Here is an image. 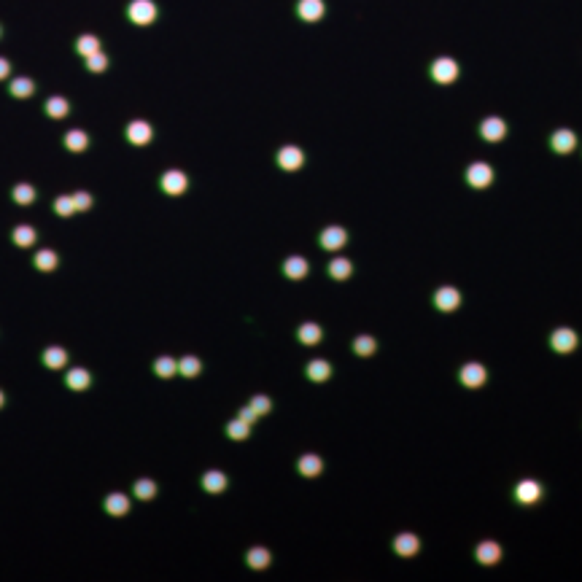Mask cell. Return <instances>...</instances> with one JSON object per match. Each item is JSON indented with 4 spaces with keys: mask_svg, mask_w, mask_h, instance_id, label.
<instances>
[{
    "mask_svg": "<svg viewBox=\"0 0 582 582\" xmlns=\"http://www.w3.org/2000/svg\"><path fill=\"white\" fill-rule=\"evenodd\" d=\"M157 14H160V8H157L154 0H132L127 6L129 22H132V25H140V28L151 25V22L157 19Z\"/></svg>",
    "mask_w": 582,
    "mask_h": 582,
    "instance_id": "6da1fadb",
    "label": "cell"
},
{
    "mask_svg": "<svg viewBox=\"0 0 582 582\" xmlns=\"http://www.w3.org/2000/svg\"><path fill=\"white\" fill-rule=\"evenodd\" d=\"M429 70H431V78H434L437 84H453V81L458 78V73H461L458 63L451 60V57H437Z\"/></svg>",
    "mask_w": 582,
    "mask_h": 582,
    "instance_id": "7a4b0ae2",
    "label": "cell"
},
{
    "mask_svg": "<svg viewBox=\"0 0 582 582\" xmlns=\"http://www.w3.org/2000/svg\"><path fill=\"white\" fill-rule=\"evenodd\" d=\"M485 378H488V372H485L483 364H477V361L464 364L461 372H458V380H461L466 388H480L485 383Z\"/></svg>",
    "mask_w": 582,
    "mask_h": 582,
    "instance_id": "3957f363",
    "label": "cell"
},
{
    "mask_svg": "<svg viewBox=\"0 0 582 582\" xmlns=\"http://www.w3.org/2000/svg\"><path fill=\"white\" fill-rule=\"evenodd\" d=\"M466 181H469V186H475V189H485V186H491V181H493V170H491V164H485V162H475V164H469V170H466Z\"/></svg>",
    "mask_w": 582,
    "mask_h": 582,
    "instance_id": "277c9868",
    "label": "cell"
},
{
    "mask_svg": "<svg viewBox=\"0 0 582 582\" xmlns=\"http://www.w3.org/2000/svg\"><path fill=\"white\" fill-rule=\"evenodd\" d=\"M326 14V3L323 0H299L297 3V17L302 22H319Z\"/></svg>",
    "mask_w": 582,
    "mask_h": 582,
    "instance_id": "5b68a950",
    "label": "cell"
},
{
    "mask_svg": "<svg viewBox=\"0 0 582 582\" xmlns=\"http://www.w3.org/2000/svg\"><path fill=\"white\" fill-rule=\"evenodd\" d=\"M480 135H483L488 143H499V140H504V135H507V125H504V119H499V116H488V119H483V125H480Z\"/></svg>",
    "mask_w": 582,
    "mask_h": 582,
    "instance_id": "8992f818",
    "label": "cell"
},
{
    "mask_svg": "<svg viewBox=\"0 0 582 582\" xmlns=\"http://www.w3.org/2000/svg\"><path fill=\"white\" fill-rule=\"evenodd\" d=\"M319 240H321V246L326 251H337V248H343L348 243V232L343 226H326Z\"/></svg>",
    "mask_w": 582,
    "mask_h": 582,
    "instance_id": "52a82bcc",
    "label": "cell"
},
{
    "mask_svg": "<svg viewBox=\"0 0 582 582\" xmlns=\"http://www.w3.org/2000/svg\"><path fill=\"white\" fill-rule=\"evenodd\" d=\"M550 345L558 351V354H569L577 348V334L572 329H555L552 337H550Z\"/></svg>",
    "mask_w": 582,
    "mask_h": 582,
    "instance_id": "ba28073f",
    "label": "cell"
},
{
    "mask_svg": "<svg viewBox=\"0 0 582 582\" xmlns=\"http://www.w3.org/2000/svg\"><path fill=\"white\" fill-rule=\"evenodd\" d=\"M434 305L442 313H453L461 305V294H458V289H453V286H445V289H440L434 294Z\"/></svg>",
    "mask_w": 582,
    "mask_h": 582,
    "instance_id": "9c48e42d",
    "label": "cell"
},
{
    "mask_svg": "<svg viewBox=\"0 0 582 582\" xmlns=\"http://www.w3.org/2000/svg\"><path fill=\"white\" fill-rule=\"evenodd\" d=\"M154 138V129H151V125L149 122H132L127 127V140L132 143V146H146L149 140Z\"/></svg>",
    "mask_w": 582,
    "mask_h": 582,
    "instance_id": "30bf717a",
    "label": "cell"
},
{
    "mask_svg": "<svg viewBox=\"0 0 582 582\" xmlns=\"http://www.w3.org/2000/svg\"><path fill=\"white\" fill-rule=\"evenodd\" d=\"M186 184H189V178L181 170H167L162 175V189L167 194H184L186 192Z\"/></svg>",
    "mask_w": 582,
    "mask_h": 582,
    "instance_id": "8fae6325",
    "label": "cell"
},
{
    "mask_svg": "<svg viewBox=\"0 0 582 582\" xmlns=\"http://www.w3.org/2000/svg\"><path fill=\"white\" fill-rule=\"evenodd\" d=\"M515 499L520 502V504H534V502H539V499H542V485L534 483V480H523V483H517Z\"/></svg>",
    "mask_w": 582,
    "mask_h": 582,
    "instance_id": "7c38bea8",
    "label": "cell"
},
{
    "mask_svg": "<svg viewBox=\"0 0 582 582\" xmlns=\"http://www.w3.org/2000/svg\"><path fill=\"white\" fill-rule=\"evenodd\" d=\"M302 162H305V154H302V149H297V146H283V149L278 151V164H281L283 170H299Z\"/></svg>",
    "mask_w": 582,
    "mask_h": 582,
    "instance_id": "4fadbf2b",
    "label": "cell"
},
{
    "mask_svg": "<svg viewBox=\"0 0 582 582\" xmlns=\"http://www.w3.org/2000/svg\"><path fill=\"white\" fill-rule=\"evenodd\" d=\"M550 146H552L558 154H569V151L577 146V135H574L572 129H558V132H552Z\"/></svg>",
    "mask_w": 582,
    "mask_h": 582,
    "instance_id": "5bb4252c",
    "label": "cell"
},
{
    "mask_svg": "<svg viewBox=\"0 0 582 582\" xmlns=\"http://www.w3.org/2000/svg\"><path fill=\"white\" fill-rule=\"evenodd\" d=\"M394 550H396V555L410 558V555H416L420 550V539L416 534H399V537L394 539Z\"/></svg>",
    "mask_w": 582,
    "mask_h": 582,
    "instance_id": "9a60e30c",
    "label": "cell"
},
{
    "mask_svg": "<svg viewBox=\"0 0 582 582\" xmlns=\"http://www.w3.org/2000/svg\"><path fill=\"white\" fill-rule=\"evenodd\" d=\"M283 272H286V278H291V281H299V278H305L310 272V264H308V259L302 257H289L283 261Z\"/></svg>",
    "mask_w": 582,
    "mask_h": 582,
    "instance_id": "2e32d148",
    "label": "cell"
},
{
    "mask_svg": "<svg viewBox=\"0 0 582 582\" xmlns=\"http://www.w3.org/2000/svg\"><path fill=\"white\" fill-rule=\"evenodd\" d=\"M305 375H308L313 383H323V380L332 378V364L323 361V358H316V361H310V364L305 367Z\"/></svg>",
    "mask_w": 582,
    "mask_h": 582,
    "instance_id": "e0dca14e",
    "label": "cell"
},
{
    "mask_svg": "<svg viewBox=\"0 0 582 582\" xmlns=\"http://www.w3.org/2000/svg\"><path fill=\"white\" fill-rule=\"evenodd\" d=\"M475 558L480 563H499L502 561V545H496V542H480L477 550H475Z\"/></svg>",
    "mask_w": 582,
    "mask_h": 582,
    "instance_id": "ac0fdd59",
    "label": "cell"
},
{
    "mask_svg": "<svg viewBox=\"0 0 582 582\" xmlns=\"http://www.w3.org/2000/svg\"><path fill=\"white\" fill-rule=\"evenodd\" d=\"M326 272L334 278V281H345V278H351V272H354V264H351V259H332L329 261V267H326Z\"/></svg>",
    "mask_w": 582,
    "mask_h": 582,
    "instance_id": "d6986e66",
    "label": "cell"
},
{
    "mask_svg": "<svg viewBox=\"0 0 582 582\" xmlns=\"http://www.w3.org/2000/svg\"><path fill=\"white\" fill-rule=\"evenodd\" d=\"M105 513L108 515H127L129 513V499L125 496V493H111L108 499H105Z\"/></svg>",
    "mask_w": 582,
    "mask_h": 582,
    "instance_id": "ffe728a7",
    "label": "cell"
},
{
    "mask_svg": "<svg viewBox=\"0 0 582 582\" xmlns=\"http://www.w3.org/2000/svg\"><path fill=\"white\" fill-rule=\"evenodd\" d=\"M65 383H67V388H73V391H84V388H89V383H92V375H89L87 369L76 367V369H70V372H67Z\"/></svg>",
    "mask_w": 582,
    "mask_h": 582,
    "instance_id": "44dd1931",
    "label": "cell"
},
{
    "mask_svg": "<svg viewBox=\"0 0 582 582\" xmlns=\"http://www.w3.org/2000/svg\"><path fill=\"white\" fill-rule=\"evenodd\" d=\"M65 149H70V151H84L87 146H89V135L84 132V129H70V132H65Z\"/></svg>",
    "mask_w": 582,
    "mask_h": 582,
    "instance_id": "7402d4cb",
    "label": "cell"
},
{
    "mask_svg": "<svg viewBox=\"0 0 582 582\" xmlns=\"http://www.w3.org/2000/svg\"><path fill=\"white\" fill-rule=\"evenodd\" d=\"M202 488H205L208 493H222L226 488V475L224 472H216V469L205 472V475H202Z\"/></svg>",
    "mask_w": 582,
    "mask_h": 582,
    "instance_id": "603a6c76",
    "label": "cell"
},
{
    "mask_svg": "<svg viewBox=\"0 0 582 582\" xmlns=\"http://www.w3.org/2000/svg\"><path fill=\"white\" fill-rule=\"evenodd\" d=\"M297 337H299L302 345H316L321 340V326L319 323H302L299 332H297Z\"/></svg>",
    "mask_w": 582,
    "mask_h": 582,
    "instance_id": "cb8c5ba5",
    "label": "cell"
},
{
    "mask_svg": "<svg viewBox=\"0 0 582 582\" xmlns=\"http://www.w3.org/2000/svg\"><path fill=\"white\" fill-rule=\"evenodd\" d=\"M154 372H157V378H173L175 372H178V361L173 358V356H160L157 361H154Z\"/></svg>",
    "mask_w": 582,
    "mask_h": 582,
    "instance_id": "d4e9b609",
    "label": "cell"
},
{
    "mask_svg": "<svg viewBox=\"0 0 582 582\" xmlns=\"http://www.w3.org/2000/svg\"><path fill=\"white\" fill-rule=\"evenodd\" d=\"M67 111H70V105H67V100L60 95L49 97L46 100V114L52 116V119H65L67 116Z\"/></svg>",
    "mask_w": 582,
    "mask_h": 582,
    "instance_id": "484cf974",
    "label": "cell"
},
{
    "mask_svg": "<svg viewBox=\"0 0 582 582\" xmlns=\"http://www.w3.org/2000/svg\"><path fill=\"white\" fill-rule=\"evenodd\" d=\"M65 361H67L65 348L52 345V348H46V351H43V364H46L49 369H60V367H65Z\"/></svg>",
    "mask_w": 582,
    "mask_h": 582,
    "instance_id": "4316f807",
    "label": "cell"
},
{
    "mask_svg": "<svg viewBox=\"0 0 582 582\" xmlns=\"http://www.w3.org/2000/svg\"><path fill=\"white\" fill-rule=\"evenodd\" d=\"M321 469H323V464L319 455H302V458H299V472H302L305 477H316Z\"/></svg>",
    "mask_w": 582,
    "mask_h": 582,
    "instance_id": "83f0119b",
    "label": "cell"
},
{
    "mask_svg": "<svg viewBox=\"0 0 582 582\" xmlns=\"http://www.w3.org/2000/svg\"><path fill=\"white\" fill-rule=\"evenodd\" d=\"M76 52H78L81 57L95 54V52H100V38H97V35H81V38L76 41Z\"/></svg>",
    "mask_w": 582,
    "mask_h": 582,
    "instance_id": "f1b7e54d",
    "label": "cell"
},
{
    "mask_svg": "<svg viewBox=\"0 0 582 582\" xmlns=\"http://www.w3.org/2000/svg\"><path fill=\"white\" fill-rule=\"evenodd\" d=\"M354 351H356V356L367 358V356H372L375 351H378V343H375L369 334H358V337L354 340Z\"/></svg>",
    "mask_w": 582,
    "mask_h": 582,
    "instance_id": "f546056e",
    "label": "cell"
},
{
    "mask_svg": "<svg viewBox=\"0 0 582 582\" xmlns=\"http://www.w3.org/2000/svg\"><path fill=\"white\" fill-rule=\"evenodd\" d=\"M248 566L251 569H267L270 566V550H264V548H251L248 550Z\"/></svg>",
    "mask_w": 582,
    "mask_h": 582,
    "instance_id": "4dcf8cb0",
    "label": "cell"
},
{
    "mask_svg": "<svg viewBox=\"0 0 582 582\" xmlns=\"http://www.w3.org/2000/svg\"><path fill=\"white\" fill-rule=\"evenodd\" d=\"M32 89H35V84H32L28 76H19V78H14V81H11V95L19 97V100L30 97V95H32Z\"/></svg>",
    "mask_w": 582,
    "mask_h": 582,
    "instance_id": "1f68e13d",
    "label": "cell"
},
{
    "mask_svg": "<svg viewBox=\"0 0 582 582\" xmlns=\"http://www.w3.org/2000/svg\"><path fill=\"white\" fill-rule=\"evenodd\" d=\"M35 267H38L41 272H52V270L57 267V254H54V251H49V248L38 251V254H35Z\"/></svg>",
    "mask_w": 582,
    "mask_h": 582,
    "instance_id": "d6a6232c",
    "label": "cell"
},
{
    "mask_svg": "<svg viewBox=\"0 0 582 582\" xmlns=\"http://www.w3.org/2000/svg\"><path fill=\"white\" fill-rule=\"evenodd\" d=\"M200 369H202V364H200L197 356H184V358L178 361V372H181L184 378H197Z\"/></svg>",
    "mask_w": 582,
    "mask_h": 582,
    "instance_id": "836d02e7",
    "label": "cell"
},
{
    "mask_svg": "<svg viewBox=\"0 0 582 582\" xmlns=\"http://www.w3.org/2000/svg\"><path fill=\"white\" fill-rule=\"evenodd\" d=\"M14 243L22 246V248L32 246V243H35V229H32L30 224H19L14 229Z\"/></svg>",
    "mask_w": 582,
    "mask_h": 582,
    "instance_id": "e575fe53",
    "label": "cell"
},
{
    "mask_svg": "<svg viewBox=\"0 0 582 582\" xmlns=\"http://www.w3.org/2000/svg\"><path fill=\"white\" fill-rule=\"evenodd\" d=\"M248 423L246 420H229V426H226V434L232 437V440H237V442H243V440H248Z\"/></svg>",
    "mask_w": 582,
    "mask_h": 582,
    "instance_id": "d590c367",
    "label": "cell"
},
{
    "mask_svg": "<svg viewBox=\"0 0 582 582\" xmlns=\"http://www.w3.org/2000/svg\"><path fill=\"white\" fill-rule=\"evenodd\" d=\"M135 496H138V499H154V496H157V483H154V480H146V477L138 480V483H135Z\"/></svg>",
    "mask_w": 582,
    "mask_h": 582,
    "instance_id": "8d00e7d4",
    "label": "cell"
},
{
    "mask_svg": "<svg viewBox=\"0 0 582 582\" xmlns=\"http://www.w3.org/2000/svg\"><path fill=\"white\" fill-rule=\"evenodd\" d=\"M14 200L19 205H30L32 200H35V189H32L30 184H17L14 186Z\"/></svg>",
    "mask_w": 582,
    "mask_h": 582,
    "instance_id": "74e56055",
    "label": "cell"
},
{
    "mask_svg": "<svg viewBox=\"0 0 582 582\" xmlns=\"http://www.w3.org/2000/svg\"><path fill=\"white\" fill-rule=\"evenodd\" d=\"M84 60H87V70H92V73H103L108 67V57L103 52H95V54L84 57Z\"/></svg>",
    "mask_w": 582,
    "mask_h": 582,
    "instance_id": "f35d334b",
    "label": "cell"
},
{
    "mask_svg": "<svg viewBox=\"0 0 582 582\" xmlns=\"http://www.w3.org/2000/svg\"><path fill=\"white\" fill-rule=\"evenodd\" d=\"M54 211H57L60 216H70V213H76L73 197H57V200H54Z\"/></svg>",
    "mask_w": 582,
    "mask_h": 582,
    "instance_id": "ab89813d",
    "label": "cell"
},
{
    "mask_svg": "<svg viewBox=\"0 0 582 582\" xmlns=\"http://www.w3.org/2000/svg\"><path fill=\"white\" fill-rule=\"evenodd\" d=\"M251 407L257 410L259 416H267V413L272 410V402H270V396H264V394H257V396L251 399Z\"/></svg>",
    "mask_w": 582,
    "mask_h": 582,
    "instance_id": "60d3db41",
    "label": "cell"
},
{
    "mask_svg": "<svg viewBox=\"0 0 582 582\" xmlns=\"http://www.w3.org/2000/svg\"><path fill=\"white\" fill-rule=\"evenodd\" d=\"M73 205H76V211H89V208H92V194L76 192L73 194Z\"/></svg>",
    "mask_w": 582,
    "mask_h": 582,
    "instance_id": "b9f144b4",
    "label": "cell"
},
{
    "mask_svg": "<svg viewBox=\"0 0 582 582\" xmlns=\"http://www.w3.org/2000/svg\"><path fill=\"white\" fill-rule=\"evenodd\" d=\"M237 418H240V420H246V423L251 426V423H257L259 413H257V410H254V407H251V405H248V407H243V410H240V416H237Z\"/></svg>",
    "mask_w": 582,
    "mask_h": 582,
    "instance_id": "7bdbcfd3",
    "label": "cell"
},
{
    "mask_svg": "<svg viewBox=\"0 0 582 582\" xmlns=\"http://www.w3.org/2000/svg\"><path fill=\"white\" fill-rule=\"evenodd\" d=\"M8 70H11L8 60H3V57H0V78H6V76H8Z\"/></svg>",
    "mask_w": 582,
    "mask_h": 582,
    "instance_id": "ee69618b",
    "label": "cell"
},
{
    "mask_svg": "<svg viewBox=\"0 0 582 582\" xmlns=\"http://www.w3.org/2000/svg\"><path fill=\"white\" fill-rule=\"evenodd\" d=\"M3 402H6V396H3V391H0V407H3Z\"/></svg>",
    "mask_w": 582,
    "mask_h": 582,
    "instance_id": "f6af8a7d",
    "label": "cell"
}]
</instances>
